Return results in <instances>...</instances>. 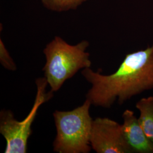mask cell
Masks as SVG:
<instances>
[{"label":"cell","mask_w":153,"mask_h":153,"mask_svg":"<svg viewBox=\"0 0 153 153\" xmlns=\"http://www.w3.org/2000/svg\"><path fill=\"white\" fill-rule=\"evenodd\" d=\"M90 145L97 153H133L124 137L121 125L107 117L93 120Z\"/></svg>","instance_id":"obj_5"},{"label":"cell","mask_w":153,"mask_h":153,"mask_svg":"<svg viewBox=\"0 0 153 153\" xmlns=\"http://www.w3.org/2000/svg\"><path fill=\"white\" fill-rule=\"evenodd\" d=\"M0 62L2 66L7 70L15 71L17 69L16 64L9 53L1 39L0 40Z\"/></svg>","instance_id":"obj_9"},{"label":"cell","mask_w":153,"mask_h":153,"mask_svg":"<svg viewBox=\"0 0 153 153\" xmlns=\"http://www.w3.org/2000/svg\"><path fill=\"white\" fill-rule=\"evenodd\" d=\"M91 102L68 111L56 110L53 114L56 136L53 150L59 153H88L91 150L90 135L93 119L90 115Z\"/></svg>","instance_id":"obj_3"},{"label":"cell","mask_w":153,"mask_h":153,"mask_svg":"<svg viewBox=\"0 0 153 153\" xmlns=\"http://www.w3.org/2000/svg\"><path fill=\"white\" fill-rule=\"evenodd\" d=\"M81 74L91 88L86 99L96 107L110 108L117 100L122 104L153 88V45L126 55L118 69L109 75L83 69Z\"/></svg>","instance_id":"obj_1"},{"label":"cell","mask_w":153,"mask_h":153,"mask_svg":"<svg viewBox=\"0 0 153 153\" xmlns=\"http://www.w3.org/2000/svg\"><path fill=\"white\" fill-rule=\"evenodd\" d=\"M136 108L140 112L138 119L148 139L153 144V95L139 100Z\"/></svg>","instance_id":"obj_7"},{"label":"cell","mask_w":153,"mask_h":153,"mask_svg":"<svg viewBox=\"0 0 153 153\" xmlns=\"http://www.w3.org/2000/svg\"><path fill=\"white\" fill-rule=\"evenodd\" d=\"M48 9L55 11H64L76 9L87 0H41Z\"/></svg>","instance_id":"obj_8"},{"label":"cell","mask_w":153,"mask_h":153,"mask_svg":"<svg viewBox=\"0 0 153 153\" xmlns=\"http://www.w3.org/2000/svg\"><path fill=\"white\" fill-rule=\"evenodd\" d=\"M37 93L33 108L26 117L22 121L16 120L10 110L3 109L0 112V133L6 140L5 153H26L28 140L32 133L31 126L39 107L53 97V93H47L48 85L45 78L36 80Z\"/></svg>","instance_id":"obj_4"},{"label":"cell","mask_w":153,"mask_h":153,"mask_svg":"<svg viewBox=\"0 0 153 153\" xmlns=\"http://www.w3.org/2000/svg\"><path fill=\"white\" fill-rule=\"evenodd\" d=\"M88 46L86 40L73 45L59 36L47 45L43 50L46 62L43 71L51 91H57L80 69L90 68V53L86 52Z\"/></svg>","instance_id":"obj_2"},{"label":"cell","mask_w":153,"mask_h":153,"mask_svg":"<svg viewBox=\"0 0 153 153\" xmlns=\"http://www.w3.org/2000/svg\"><path fill=\"white\" fill-rule=\"evenodd\" d=\"M123 133L133 153H153V144L140 126L134 112L126 109L123 114Z\"/></svg>","instance_id":"obj_6"}]
</instances>
